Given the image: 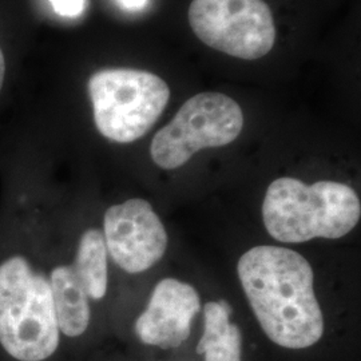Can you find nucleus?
Returning a JSON list of instances; mask_svg holds the SVG:
<instances>
[{"mask_svg":"<svg viewBox=\"0 0 361 361\" xmlns=\"http://www.w3.org/2000/svg\"><path fill=\"white\" fill-rule=\"evenodd\" d=\"M360 198L345 183L283 177L273 180L262 202V221L280 243L301 244L313 238L336 240L359 224Z\"/></svg>","mask_w":361,"mask_h":361,"instance_id":"nucleus-2","label":"nucleus"},{"mask_svg":"<svg viewBox=\"0 0 361 361\" xmlns=\"http://www.w3.org/2000/svg\"><path fill=\"white\" fill-rule=\"evenodd\" d=\"M73 269L87 296L92 300L104 298L109 281L107 247L104 234L98 229H89L80 237Z\"/></svg>","mask_w":361,"mask_h":361,"instance_id":"nucleus-11","label":"nucleus"},{"mask_svg":"<svg viewBox=\"0 0 361 361\" xmlns=\"http://www.w3.org/2000/svg\"><path fill=\"white\" fill-rule=\"evenodd\" d=\"M247 301L265 335L280 347L310 348L324 334L307 258L281 246H255L237 265Z\"/></svg>","mask_w":361,"mask_h":361,"instance_id":"nucleus-1","label":"nucleus"},{"mask_svg":"<svg viewBox=\"0 0 361 361\" xmlns=\"http://www.w3.org/2000/svg\"><path fill=\"white\" fill-rule=\"evenodd\" d=\"M4 75H6V61H4V54L0 47V91L3 87V82H4Z\"/></svg>","mask_w":361,"mask_h":361,"instance_id":"nucleus-14","label":"nucleus"},{"mask_svg":"<svg viewBox=\"0 0 361 361\" xmlns=\"http://www.w3.org/2000/svg\"><path fill=\"white\" fill-rule=\"evenodd\" d=\"M104 225L107 252L128 273L150 269L166 252L165 226L145 200L133 198L109 207Z\"/></svg>","mask_w":361,"mask_h":361,"instance_id":"nucleus-7","label":"nucleus"},{"mask_svg":"<svg viewBox=\"0 0 361 361\" xmlns=\"http://www.w3.org/2000/svg\"><path fill=\"white\" fill-rule=\"evenodd\" d=\"M188 18L201 42L234 58L256 61L274 46L276 27L264 0H193Z\"/></svg>","mask_w":361,"mask_h":361,"instance_id":"nucleus-6","label":"nucleus"},{"mask_svg":"<svg viewBox=\"0 0 361 361\" xmlns=\"http://www.w3.org/2000/svg\"><path fill=\"white\" fill-rule=\"evenodd\" d=\"M50 281L20 256L0 265V344L16 360L43 361L59 345Z\"/></svg>","mask_w":361,"mask_h":361,"instance_id":"nucleus-3","label":"nucleus"},{"mask_svg":"<svg viewBox=\"0 0 361 361\" xmlns=\"http://www.w3.org/2000/svg\"><path fill=\"white\" fill-rule=\"evenodd\" d=\"M244 114L233 98L221 92H201L180 106L178 113L152 141L155 165L174 170L202 149L222 147L238 138Z\"/></svg>","mask_w":361,"mask_h":361,"instance_id":"nucleus-5","label":"nucleus"},{"mask_svg":"<svg viewBox=\"0 0 361 361\" xmlns=\"http://www.w3.org/2000/svg\"><path fill=\"white\" fill-rule=\"evenodd\" d=\"M200 308V296L192 285L165 279L155 285L147 308L135 323L137 336L146 345L178 348L189 338Z\"/></svg>","mask_w":361,"mask_h":361,"instance_id":"nucleus-8","label":"nucleus"},{"mask_svg":"<svg viewBox=\"0 0 361 361\" xmlns=\"http://www.w3.org/2000/svg\"><path fill=\"white\" fill-rule=\"evenodd\" d=\"M232 310L226 301H210L204 310V335L197 353L205 361H241V332L231 323Z\"/></svg>","mask_w":361,"mask_h":361,"instance_id":"nucleus-10","label":"nucleus"},{"mask_svg":"<svg viewBox=\"0 0 361 361\" xmlns=\"http://www.w3.org/2000/svg\"><path fill=\"white\" fill-rule=\"evenodd\" d=\"M119 3L128 10H141L146 6L147 0H119Z\"/></svg>","mask_w":361,"mask_h":361,"instance_id":"nucleus-13","label":"nucleus"},{"mask_svg":"<svg viewBox=\"0 0 361 361\" xmlns=\"http://www.w3.org/2000/svg\"><path fill=\"white\" fill-rule=\"evenodd\" d=\"M94 121L104 138L130 143L142 138L164 113L170 89L162 78L135 68H106L89 79Z\"/></svg>","mask_w":361,"mask_h":361,"instance_id":"nucleus-4","label":"nucleus"},{"mask_svg":"<svg viewBox=\"0 0 361 361\" xmlns=\"http://www.w3.org/2000/svg\"><path fill=\"white\" fill-rule=\"evenodd\" d=\"M50 286L59 332L68 337L83 335L90 324L89 296L73 267H56Z\"/></svg>","mask_w":361,"mask_h":361,"instance_id":"nucleus-9","label":"nucleus"},{"mask_svg":"<svg viewBox=\"0 0 361 361\" xmlns=\"http://www.w3.org/2000/svg\"><path fill=\"white\" fill-rule=\"evenodd\" d=\"M54 11L66 18H77L86 8V0H49Z\"/></svg>","mask_w":361,"mask_h":361,"instance_id":"nucleus-12","label":"nucleus"}]
</instances>
